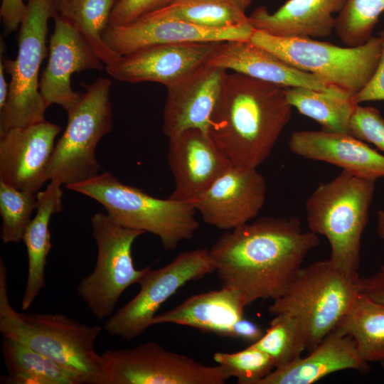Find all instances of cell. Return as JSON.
<instances>
[{"mask_svg":"<svg viewBox=\"0 0 384 384\" xmlns=\"http://www.w3.org/2000/svg\"><path fill=\"white\" fill-rule=\"evenodd\" d=\"M319 242L296 218L262 217L223 233L209 251L222 287L248 305L282 296Z\"/></svg>","mask_w":384,"mask_h":384,"instance_id":"6da1fadb","label":"cell"},{"mask_svg":"<svg viewBox=\"0 0 384 384\" xmlns=\"http://www.w3.org/2000/svg\"><path fill=\"white\" fill-rule=\"evenodd\" d=\"M292 110L285 87L227 72L208 133L234 166L257 169L270 155Z\"/></svg>","mask_w":384,"mask_h":384,"instance_id":"7a4b0ae2","label":"cell"},{"mask_svg":"<svg viewBox=\"0 0 384 384\" xmlns=\"http://www.w3.org/2000/svg\"><path fill=\"white\" fill-rule=\"evenodd\" d=\"M102 328L60 313H22L11 306L7 270L0 259V333L21 342L74 373L82 384H104L95 343Z\"/></svg>","mask_w":384,"mask_h":384,"instance_id":"3957f363","label":"cell"},{"mask_svg":"<svg viewBox=\"0 0 384 384\" xmlns=\"http://www.w3.org/2000/svg\"><path fill=\"white\" fill-rule=\"evenodd\" d=\"M375 180L343 171L320 184L306 202L309 230L328 240L329 260L345 274L358 276L361 238L368 221Z\"/></svg>","mask_w":384,"mask_h":384,"instance_id":"277c9868","label":"cell"},{"mask_svg":"<svg viewBox=\"0 0 384 384\" xmlns=\"http://www.w3.org/2000/svg\"><path fill=\"white\" fill-rule=\"evenodd\" d=\"M66 187L100 203L117 225L157 236L165 250L191 240L199 226L192 203L153 197L107 171Z\"/></svg>","mask_w":384,"mask_h":384,"instance_id":"5b68a950","label":"cell"},{"mask_svg":"<svg viewBox=\"0 0 384 384\" xmlns=\"http://www.w3.org/2000/svg\"><path fill=\"white\" fill-rule=\"evenodd\" d=\"M336 269L329 260L302 267L285 292L269 306L271 314L297 319L306 349L312 351L335 329L358 294L357 279Z\"/></svg>","mask_w":384,"mask_h":384,"instance_id":"8992f818","label":"cell"},{"mask_svg":"<svg viewBox=\"0 0 384 384\" xmlns=\"http://www.w3.org/2000/svg\"><path fill=\"white\" fill-rule=\"evenodd\" d=\"M250 41L294 68L355 95L374 74L381 53L379 36L354 47L310 38H284L254 30Z\"/></svg>","mask_w":384,"mask_h":384,"instance_id":"52a82bcc","label":"cell"},{"mask_svg":"<svg viewBox=\"0 0 384 384\" xmlns=\"http://www.w3.org/2000/svg\"><path fill=\"white\" fill-rule=\"evenodd\" d=\"M26 5L17 56L4 61L11 81L6 105L0 110V133L45 120L48 108L39 90L38 73L46 54L48 23L58 9L55 0H28Z\"/></svg>","mask_w":384,"mask_h":384,"instance_id":"ba28073f","label":"cell"},{"mask_svg":"<svg viewBox=\"0 0 384 384\" xmlns=\"http://www.w3.org/2000/svg\"><path fill=\"white\" fill-rule=\"evenodd\" d=\"M111 85L105 78L87 85L79 103L68 114L67 127L49 162L48 181L68 186L99 174L95 149L112 127Z\"/></svg>","mask_w":384,"mask_h":384,"instance_id":"9c48e42d","label":"cell"},{"mask_svg":"<svg viewBox=\"0 0 384 384\" xmlns=\"http://www.w3.org/2000/svg\"><path fill=\"white\" fill-rule=\"evenodd\" d=\"M91 226L97 250L96 264L79 282L77 293L91 314L104 320L114 314L122 293L138 284L151 266L136 269L132 256V245L144 232L120 226L101 212L92 216Z\"/></svg>","mask_w":384,"mask_h":384,"instance_id":"30bf717a","label":"cell"},{"mask_svg":"<svg viewBox=\"0 0 384 384\" xmlns=\"http://www.w3.org/2000/svg\"><path fill=\"white\" fill-rule=\"evenodd\" d=\"M214 272L215 263L205 248L184 251L165 266L151 267L138 283L139 292L107 319L104 329L125 341L141 336L152 326L161 305L181 287Z\"/></svg>","mask_w":384,"mask_h":384,"instance_id":"8fae6325","label":"cell"},{"mask_svg":"<svg viewBox=\"0 0 384 384\" xmlns=\"http://www.w3.org/2000/svg\"><path fill=\"white\" fill-rule=\"evenodd\" d=\"M104 384H223L219 365L207 366L156 342L101 353Z\"/></svg>","mask_w":384,"mask_h":384,"instance_id":"7c38bea8","label":"cell"},{"mask_svg":"<svg viewBox=\"0 0 384 384\" xmlns=\"http://www.w3.org/2000/svg\"><path fill=\"white\" fill-rule=\"evenodd\" d=\"M253 31L250 24L211 28L150 13L127 24L109 26L103 38L110 49L123 55L156 45L247 41Z\"/></svg>","mask_w":384,"mask_h":384,"instance_id":"4fadbf2b","label":"cell"},{"mask_svg":"<svg viewBox=\"0 0 384 384\" xmlns=\"http://www.w3.org/2000/svg\"><path fill=\"white\" fill-rule=\"evenodd\" d=\"M49 41V58L39 82V90L49 107L56 104L70 113L83 93L72 89L71 76L85 70L103 68V63L80 33L57 14Z\"/></svg>","mask_w":384,"mask_h":384,"instance_id":"5bb4252c","label":"cell"},{"mask_svg":"<svg viewBox=\"0 0 384 384\" xmlns=\"http://www.w3.org/2000/svg\"><path fill=\"white\" fill-rule=\"evenodd\" d=\"M266 193L265 178L257 169L232 166L191 203L206 223L230 230L258 215Z\"/></svg>","mask_w":384,"mask_h":384,"instance_id":"9a60e30c","label":"cell"},{"mask_svg":"<svg viewBox=\"0 0 384 384\" xmlns=\"http://www.w3.org/2000/svg\"><path fill=\"white\" fill-rule=\"evenodd\" d=\"M60 130L45 119L0 133V181L37 193L48 181V168Z\"/></svg>","mask_w":384,"mask_h":384,"instance_id":"2e32d148","label":"cell"},{"mask_svg":"<svg viewBox=\"0 0 384 384\" xmlns=\"http://www.w3.org/2000/svg\"><path fill=\"white\" fill-rule=\"evenodd\" d=\"M168 163L175 183L169 198L191 203L233 166L208 133L199 129L169 137Z\"/></svg>","mask_w":384,"mask_h":384,"instance_id":"e0dca14e","label":"cell"},{"mask_svg":"<svg viewBox=\"0 0 384 384\" xmlns=\"http://www.w3.org/2000/svg\"><path fill=\"white\" fill-rule=\"evenodd\" d=\"M220 43L149 46L120 55L105 65V70L122 82H154L167 87L206 63Z\"/></svg>","mask_w":384,"mask_h":384,"instance_id":"ac0fdd59","label":"cell"},{"mask_svg":"<svg viewBox=\"0 0 384 384\" xmlns=\"http://www.w3.org/2000/svg\"><path fill=\"white\" fill-rule=\"evenodd\" d=\"M226 73L205 63L166 87L162 130L168 138L188 129L208 132Z\"/></svg>","mask_w":384,"mask_h":384,"instance_id":"d6986e66","label":"cell"},{"mask_svg":"<svg viewBox=\"0 0 384 384\" xmlns=\"http://www.w3.org/2000/svg\"><path fill=\"white\" fill-rule=\"evenodd\" d=\"M206 63L283 87H302L327 92L342 90L293 67L250 40L221 42Z\"/></svg>","mask_w":384,"mask_h":384,"instance_id":"ffe728a7","label":"cell"},{"mask_svg":"<svg viewBox=\"0 0 384 384\" xmlns=\"http://www.w3.org/2000/svg\"><path fill=\"white\" fill-rule=\"evenodd\" d=\"M288 145L299 156L337 166L358 177H384V155L348 133L296 131Z\"/></svg>","mask_w":384,"mask_h":384,"instance_id":"44dd1931","label":"cell"},{"mask_svg":"<svg viewBox=\"0 0 384 384\" xmlns=\"http://www.w3.org/2000/svg\"><path fill=\"white\" fill-rule=\"evenodd\" d=\"M346 0H288L276 11L256 8L248 16L255 31L284 38H325Z\"/></svg>","mask_w":384,"mask_h":384,"instance_id":"7402d4cb","label":"cell"},{"mask_svg":"<svg viewBox=\"0 0 384 384\" xmlns=\"http://www.w3.org/2000/svg\"><path fill=\"white\" fill-rule=\"evenodd\" d=\"M309 352L304 358L275 368L259 384H310L339 370L367 373L370 369L355 341L334 330Z\"/></svg>","mask_w":384,"mask_h":384,"instance_id":"603a6c76","label":"cell"},{"mask_svg":"<svg viewBox=\"0 0 384 384\" xmlns=\"http://www.w3.org/2000/svg\"><path fill=\"white\" fill-rule=\"evenodd\" d=\"M246 306L240 292L222 287L218 290L190 296L173 309L156 314L152 325L187 326L203 332L232 338L234 326L244 317Z\"/></svg>","mask_w":384,"mask_h":384,"instance_id":"cb8c5ba5","label":"cell"},{"mask_svg":"<svg viewBox=\"0 0 384 384\" xmlns=\"http://www.w3.org/2000/svg\"><path fill=\"white\" fill-rule=\"evenodd\" d=\"M62 184L51 181L45 190L36 193V213L23 235L28 255V275L21 306L26 311L46 286L45 267L51 249L49 223L51 216L61 211Z\"/></svg>","mask_w":384,"mask_h":384,"instance_id":"d4e9b609","label":"cell"},{"mask_svg":"<svg viewBox=\"0 0 384 384\" xmlns=\"http://www.w3.org/2000/svg\"><path fill=\"white\" fill-rule=\"evenodd\" d=\"M7 384H82L74 373L28 346L8 338L1 341Z\"/></svg>","mask_w":384,"mask_h":384,"instance_id":"484cf974","label":"cell"},{"mask_svg":"<svg viewBox=\"0 0 384 384\" xmlns=\"http://www.w3.org/2000/svg\"><path fill=\"white\" fill-rule=\"evenodd\" d=\"M287 102L302 114L319 123L323 131L348 133L356 107L354 95L341 90L327 92L302 87H285Z\"/></svg>","mask_w":384,"mask_h":384,"instance_id":"4316f807","label":"cell"},{"mask_svg":"<svg viewBox=\"0 0 384 384\" xmlns=\"http://www.w3.org/2000/svg\"><path fill=\"white\" fill-rule=\"evenodd\" d=\"M334 331L350 336L367 362L384 360L383 304L358 292Z\"/></svg>","mask_w":384,"mask_h":384,"instance_id":"83f0119b","label":"cell"},{"mask_svg":"<svg viewBox=\"0 0 384 384\" xmlns=\"http://www.w3.org/2000/svg\"><path fill=\"white\" fill-rule=\"evenodd\" d=\"M117 1L68 0L58 8V14L80 33L105 65L120 56L110 48L103 38Z\"/></svg>","mask_w":384,"mask_h":384,"instance_id":"f1b7e54d","label":"cell"},{"mask_svg":"<svg viewBox=\"0 0 384 384\" xmlns=\"http://www.w3.org/2000/svg\"><path fill=\"white\" fill-rule=\"evenodd\" d=\"M151 13L211 28L250 24L238 0H175Z\"/></svg>","mask_w":384,"mask_h":384,"instance_id":"f546056e","label":"cell"},{"mask_svg":"<svg viewBox=\"0 0 384 384\" xmlns=\"http://www.w3.org/2000/svg\"><path fill=\"white\" fill-rule=\"evenodd\" d=\"M274 316L263 336L252 344L267 353L277 368L299 358L306 343L297 319L287 314Z\"/></svg>","mask_w":384,"mask_h":384,"instance_id":"4dcf8cb0","label":"cell"},{"mask_svg":"<svg viewBox=\"0 0 384 384\" xmlns=\"http://www.w3.org/2000/svg\"><path fill=\"white\" fill-rule=\"evenodd\" d=\"M384 12V0H346L336 17L334 31L347 46L368 42Z\"/></svg>","mask_w":384,"mask_h":384,"instance_id":"1f68e13d","label":"cell"},{"mask_svg":"<svg viewBox=\"0 0 384 384\" xmlns=\"http://www.w3.org/2000/svg\"><path fill=\"white\" fill-rule=\"evenodd\" d=\"M36 206V193L16 188L0 181L1 237L4 243L23 240Z\"/></svg>","mask_w":384,"mask_h":384,"instance_id":"d6a6232c","label":"cell"},{"mask_svg":"<svg viewBox=\"0 0 384 384\" xmlns=\"http://www.w3.org/2000/svg\"><path fill=\"white\" fill-rule=\"evenodd\" d=\"M213 360L239 384H259L275 369L272 358L252 344L235 353L215 352Z\"/></svg>","mask_w":384,"mask_h":384,"instance_id":"836d02e7","label":"cell"},{"mask_svg":"<svg viewBox=\"0 0 384 384\" xmlns=\"http://www.w3.org/2000/svg\"><path fill=\"white\" fill-rule=\"evenodd\" d=\"M348 133L384 151V118L378 109L357 105L348 124Z\"/></svg>","mask_w":384,"mask_h":384,"instance_id":"e575fe53","label":"cell"},{"mask_svg":"<svg viewBox=\"0 0 384 384\" xmlns=\"http://www.w3.org/2000/svg\"><path fill=\"white\" fill-rule=\"evenodd\" d=\"M175 0H118L110 18L109 26H122L162 9Z\"/></svg>","mask_w":384,"mask_h":384,"instance_id":"d590c367","label":"cell"},{"mask_svg":"<svg viewBox=\"0 0 384 384\" xmlns=\"http://www.w3.org/2000/svg\"><path fill=\"white\" fill-rule=\"evenodd\" d=\"M381 41V53L374 74L366 86L353 97L356 105L370 101L384 100V30L378 33Z\"/></svg>","mask_w":384,"mask_h":384,"instance_id":"8d00e7d4","label":"cell"},{"mask_svg":"<svg viewBox=\"0 0 384 384\" xmlns=\"http://www.w3.org/2000/svg\"><path fill=\"white\" fill-rule=\"evenodd\" d=\"M357 287L359 293L384 305V265L370 276H359Z\"/></svg>","mask_w":384,"mask_h":384,"instance_id":"74e56055","label":"cell"},{"mask_svg":"<svg viewBox=\"0 0 384 384\" xmlns=\"http://www.w3.org/2000/svg\"><path fill=\"white\" fill-rule=\"evenodd\" d=\"M26 6L23 0H2L0 14L7 33L15 31L20 26Z\"/></svg>","mask_w":384,"mask_h":384,"instance_id":"f35d334b","label":"cell"},{"mask_svg":"<svg viewBox=\"0 0 384 384\" xmlns=\"http://www.w3.org/2000/svg\"><path fill=\"white\" fill-rule=\"evenodd\" d=\"M264 333L256 324L242 317L235 324L232 338L242 339L252 344L257 342Z\"/></svg>","mask_w":384,"mask_h":384,"instance_id":"ab89813d","label":"cell"},{"mask_svg":"<svg viewBox=\"0 0 384 384\" xmlns=\"http://www.w3.org/2000/svg\"><path fill=\"white\" fill-rule=\"evenodd\" d=\"M4 71L5 67L1 53L0 60V110L5 107L9 92V84L6 80Z\"/></svg>","mask_w":384,"mask_h":384,"instance_id":"60d3db41","label":"cell"},{"mask_svg":"<svg viewBox=\"0 0 384 384\" xmlns=\"http://www.w3.org/2000/svg\"><path fill=\"white\" fill-rule=\"evenodd\" d=\"M378 223L376 231L380 238L384 240V210H378Z\"/></svg>","mask_w":384,"mask_h":384,"instance_id":"b9f144b4","label":"cell"},{"mask_svg":"<svg viewBox=\"0 0 384 384\" xmlns=\"http://www.w3.org/2000/svg\"><path fill=\"white\" fill-rule=\"evenodd\" d=\"M240 5L245 10L250 4L252 0H238Z\"/></svg>","mask_w":384,"mask_h":384,"instance_id":"7bdbcfd3","label":"cell"},{"mask_svg":"<svg viewBox=\"0 0 384 384\" xmlns=\"http://www.w3.org/2000/svg\"><path fill=\"white\" fill-rule=\"evenodd\" d=\"M68 1V0H55V4H56V6H57V9H58V8L60 5L65 4V3L67 2Z\"/></svg>","mask_w":384,"mask_h":384,"instance_id":"ee69618b","label":"cell"},{"mask_svg":"<svg viewBox=\"0 0 384 384\" xmlns=\"http://www.w3.org/2000/svg\"><path fill=\"white\" fill-rule=\"evenodd\" d=\"M380 362H381V364H382L383 370H384V360H382Z\"/></svg>","mask_w":384,"mask_h":384,"instance_id":"f6af8a7d","label":"cell"}]
</instances>
